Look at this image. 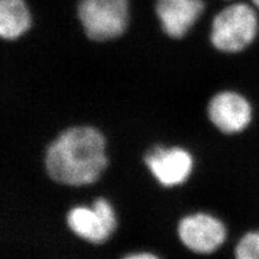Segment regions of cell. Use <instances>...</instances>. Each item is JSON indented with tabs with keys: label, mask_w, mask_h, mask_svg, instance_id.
<instances>
[{
	"label": "cell",
	"mask_w": 259,
	"mask_h": 259,
	"mask_svg": "<svg viewBox=\"0 0 259 259\" xmlns=\"http://www.w3.org/2000/svg\"><path fill=\"white\" fill-rule=\"evenodd\" d=\"M177 233L188 249L205 255L220 248L227 237L225 225L218 218L206 213H196L182 218Z\"/></svg>",
	"instance_id": "obj_5"
},
{
	"label": "cell",
	"mask_w": 259,
	"mask_h": 259,
	"mask_svg": "<svg viewBox=\"0 0 259 259\" xmlns=\"http://www.w3.org/2000/svg\"><path fill=\"white\" fill-rule=\"evenodd\" d=\"M156 11L164 32L182 38L204 11L202 0H157Z\"/></svg>",
	"instance_id": "obj_8"
},
{
	"label": "cell",
	"mask_w": 259,
	"mask_h": 259,
	"mask_svg": "<svg viewBox=\"0 0 259 259\" xmlns=\"http://www.w3.org/2000/svg\"><path fill=\"white\" fill-rule=\"evenodd\" d=\"M66 221L76 236L93 244L106 242L117 228L115 210L105 198H97L90 207H72Z\"/></svg>",
	"instance_id": "obj_4"
},
{
	"label": "cell",
	"mask_w": 259,
	"mask_h": 259,
	"mask_svg": "<svg viewBox=\"0 0 259 259\" xmlns=\"http://www.w3.org/2000/svg\"><path fill=\"white\" fill-rule=\"evenodd\" d=\"M122 259H160L157 255L148 253V252H141V253H133L125 256Z\"/></svg>",
	"instance_id": "obj_11"
},
{
	"label": "cell",
	"mask_w": 259,
	"mask_h": 259,
	"mask_svg": "<svg viewBox=\"0 0 259 259\" xmlns=\"http://www.w3.org/2000/svg\"><path fill=\"white\" fill-rule=\"evenodd\" d=\"M258 13L253 5L244 3L224 8L213 20L210 42L218 51L225 53L245 50L258 36Z\"/></svg>",
	"instance_id": "obj_2"
},
{
	"label": "cell",
	"mask_w": 259,
	"mask_h": 259,
	"mask_svg": "<svg viewBox=\"0 0 259 259\" xmlns=\"http://www.w3.org/2000/svg\"><path fill=\"white\" fill-rule=\"evenodd\" d=\"M252 5L255 7V9L259 12V0H252Z\"/></svg>",
	"instance_id": "obj_12"
},
{
	"label": "cell",
	"mask_w": 259,
	"mask_h": 259,
	"mask_svg": "<svg viewBox=\"0 0 259 259\" xmlns=\"http://www.w3.org/2000/svg\"><path fill=\"white\" fill-rule=\"evenodd\" d=\"M78 15L91 40L115 39L127 27L128 0H81Z\"/></svg>",
	"instance_id": "obj_3"
},
{
	"label": "cell",
	"mask_w": 259,
	"mask_h": 259,
	"mask_svg": "<svg viewBox=\"0 0 259 259\" xmlns=\"http://www.w3.org/2000/svg\"><path fill=\"white\" fill-rule=\"evenodd\" d=\"M207 115L215 127L225 134L240 133L249 125L253 110L244 96L233 92L217 93L209 101Z\"/></svg>",
	"instance_id": "obj_7"
},
{
	"label": "cell",
	"mask_w": 259,
	"mask_h": 259,
	"mask_svg": "<svg viewBox=\"0 0 259 259\" xmlns=\"http://www.w3.org/2000/svg\"><path fill=\"white\" fill-rule=\"evenodd\" d=\"M45 164L56 183L71 187L91 185L108 164L106 140L93 126L69 127L49 145Z\"/></svg>",
	"instance_id": "obj_1"
},
{
	"label": "cell",
	"mask_w": 259,
	"mask_h": 259,
	"mask_svg": "<svg viewBox=\"0 0 259 259\" xmlns=\"http://www.w3.org/2000/svg\"><path fill=\"white\" fill-rule=\"evenodd\" d=\"M236 259H259V231L243 236L234 249Z\"/></svg>",
	"instance_id": "obj_10"
},
{
	"label": "cell",
	"mask_w": 259,
	"mask_h": 259,
	"mask_svg": "<svg viewBox=\"0 0 259 259\" xmlns=\"http://www.w3.org/2000/svg\"><path fill=\"white\" fill-rule=\"evenodd\" d=\"M30 23L24 0H0V36L4 39H18L29 29Z\"/></svg>",
	"instance_id": "obj_9"
},
{
	"label": "cell",
	"mask_w": 259,
	"mask_h": 259,
	"mask_svg": "<svg viewBox=\"0 0 259 259\" xmlns=\"http://www.w3.org/2000/svg\"><path fill=\"white\" fill-rule=\"evenodd\" d=\"M145 164L157 182L166 188L182 185L188 180L193 167L191 153L182 147L158 146L145 156Z\"/></svg>",
	"instance_id": "obj_6"
}]
</instances>
